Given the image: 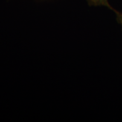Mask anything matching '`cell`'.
I'll use <instances>...</instances> for the list:
<instances>
[{
    "label": "cell",
    "instance_id": "cell-2",
    "mask_svg": "<svg viewBox=\"0 0 122 122\" xmlns=\"http://www.w3.org/2000/svg\"><path fill=\"white\" fill-rule=\"evenodd\" d=\"M116 14H117V20L119 23L121 24L122 26V13H120L119 12H118L117 13H116Z\"/></svg>",
    "mask_w": 122,
    "mask_h": 122
},
{
    "label": "cell",
    "instance_id": "cell-1",
    "mask_svg": "<svg viewBox=\"0 0 122 122\" xmlns=\"http://www.w3.org/2000/svg\"><path fill=\"white\" fill-rule=\"evenodd\" d=\"M88 4L90 6H106L111 10L115 12V13H118V11L115 10L109 4L108 0H87Z\"/></svg>",
    "mask_w": 122,
    "mask_h": 122
}]
</instances>
